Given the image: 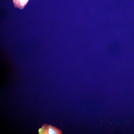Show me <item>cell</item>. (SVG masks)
Wrapping results in <instances>:
<instances>
[{"label":"cell","instance_id":"1","mask_svg":"<svg viewBox=\"0 0 134 134\" xmlns=\"http://www.w3.org/2000/svg\"><path fill=\"white\" fill-rule=\"evenodd\" d=\"M39 134H61V130L55 127L44 124L38 130Z\"/></svg>","mask_w":134,"mask_h":134}]
</instances>
